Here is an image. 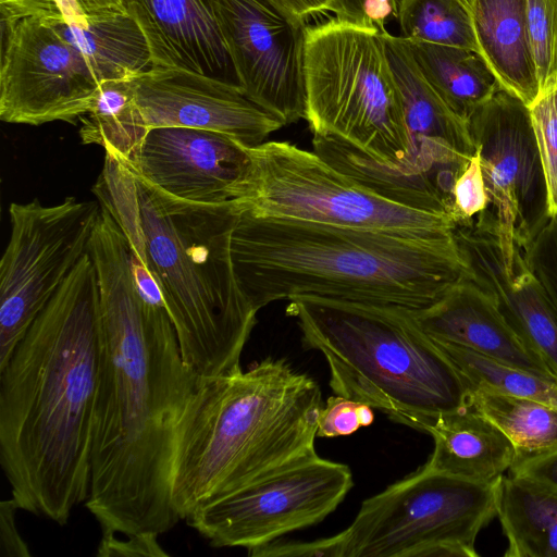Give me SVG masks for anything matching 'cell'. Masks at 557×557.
<instances>
[{
    "instance_id": "6da1fadb",
    "label": "cell",
    "mask_w": 557,
    "mask_h": 557,
    "mask_svg": "<svg viewBox=\"0 0 557 557\" xmlns=\"http://www.w3.org/2000/svg\"><path fill=\"white\" fill-rule=\"evenodd\" d=\"M88 252L100 296L101 354L86 508L101 532L170 531L176 432L200 376L184 361L165 305L134 287L125 234L102 206Z\"/></svg>"
},
{
    "instance_id": "7a4b0ae2",
    "label": "cell",
    "mask_w": 557,
    "mask_h": 557,
    "mask_svg": "<svg viewBox=\"0 0 557 557\" xmlns=\"http://www.w3.org/2000/svg\"><path fill=\"white\" fill-rule=\"evenodd\" d=\"M100 354L87 252L0 368V463L12 497L60 525L89 495Z\"/></svg>"
},
{
    "instance_id": "3957f363",
    "label": "cell",
    "mask_w": 557,
    "mask_h": 557,
    "mask_svg": "<svg viewBox=\"0 0 557 557\" xmlns=\"http://www.w3.org/2000/svg\"><path fill=\"white\" fill-rule=\"evenodd\" d=\"M231 252L257 311L293 296L422 310L475 277L456 234L425 238L239 213Z\"/></svg>"
},
{
    "instance_id": "277c9868",
    "label": "cell",
    "mask_w": 557,
    "mask_h": 557,
    "mask_svg": "<svg viewBox=\"0 0 557 557\" xmlns=\"http://www.w3.org/2000/svg\"><path fill=\"white\" fill-rule=\"evenodd\" d=\"M321 400L318 383L283 358L200 377L176 432L171 498L178 518L315 455Z\"/></svg>"
},
{
    "instance_id": "5b68a950",
    "label": "cell",
    "mask_w": 557,
    "mask_h": 557,
    "mask_svg": "<svg viewBox=\"0 0 557 557\" xmlns=\"http://www.w3.org/2000/svg\"><path fill=\"white\" fill-rule=\"evenodd\" d=\"M122 172L184 361L200 377L242 370L258 311L232 260L237 203L180 199L124 165Z\"/></svg>"
},
{
    "instance_id": "8992f818",
    "label": "cell",
    "mask_w": 557,
    "mask_h": 557,
    "mask_svg": "<svg viewBox=\"0 0 557 557\" xmlns=\"http://www.w3.org/2000/svg\"><path fill=\"white\" fill-rule=\"evenodd\" d=\"M286 312L296 319L305 346L326 359L336 395L423 432L440 416L467 406L465 380L412 309L293 296Z\"/></svg>"
},
{
    "instance_id": "52a82bcc",
    "label": "cell",
    "mask_w": 557,
    "mask_h": 557,
    "mask_svg": "<svg viewBox=\"0 0 557 557\" xmlns=\"http://www.w3.org/2000/svg\"><path fill=\"white\" fill-rule=\"evenodd\" d=\"M502 480V479H500ZM500 480L478 483L425 467L363 500L351 524L312 542L274 541L253 557H478L475 541L497 516Z\"/></svg>"
},
{
    "instance_id": "ba28073f",
    "label": "cell",
    "mask_w": 557,
    "mask_h": 557,
    "mask_svg": "<svg viewBox=\"0 0 557 557\" xmlns=\"http://www.w3.org/2000/svg\"><path fill=\"white\" fill-rule=\"evenodd\" d=\"M382 33L336 17L307 26L305 120L313 136L398 169L410 156L411 140Z\"/></svg>"
},
{
    "instance_id": "9c48e42d",
    "label": "cell",
    "mask_w": 557,
    "mask_h": 557,
    "mask_svg": "<svg viewBox=\"0 0 557 557\" xmlns=\"http://www.w3.org/2000/svg\"><path fill=\"white\" fill-rule=\"evenodd\" d=\"M234 201L239 213L425 238L456 234L447 214L413 209L367 188L314 151L287 141L249 147Z\"/></svg>"
},
{
    "instance_id": "30bf717a",
    "label": "cell",
    "mask_w": 557,
    "mask_h": 557,
    "mask_svg": "<svg viewBox=\"0 0 557 557\" xmlns=\"http://www.w3.org/2000/svg\"><path fill=\"white\" fill-rule=\"evenodd\" d=\"M382 35L400 91L411 152L398 169L356 153L348 171L385 198L413 209L448 214L455 180L475 152L469 125L426 82L405 40L387 30Z\"/></svg>"
},
{
    "instance_id": "8fae6325",
    "label": "cell",
    "mask_w": 557,
    "mask_h": 557,
    "mask_svg": "<svg viewBox=\"0 0 557 557\" xmlns=\"http://www.w3.org/2000/svg\"><path fill=\"white\" fill-rule=\"evenodd\" d=\"M101 205L73 196L9 207L11 234L0 261V368L88 252Z\"/></svg>"
},
{
    "instance_id": "7c38bea8",
    "label": "cell",
    "mask_w": 557,
    "mask_h": 557,
    "mask_svg": "<svg viewBox=\"0 0 557 557\" xmlns=\"http://www.w3.org/2000/svg\"><path fill=\"white\" fill-rule=\"evenodd\" d=\"M493 222L486 226L506 275L546 215L545 186L528 106L502 86L469 119Z\"/></svg>"
},
{
    "instance_id": "4fadbf2b",
    "label": "cell",
    "mask_w": 557,
    "mask_h": 557,
    "mask_svg": "<svg viewBox=\"0 0 557 557\" xmlns=\"http://www.w3.org/2000/svg\"><path fill=\"white\" fill-rule=\"evenodd\" d=\"M352 484L348 466L315 454L199 509L186 522L211 546L250 549L321 522Z\"/></svg>"
},
{
    "instance_id": "5bb4252c",
    "label": "cell",
    "mask_w": 557,
    "mask_h": 557,
    "mask_svg": "<svg viewBox=\"0 0 557 557\" xmlns=\"http://www.w3.org/2000/svg\"><path fill=\"white\" fill-rule=\"evenodd\" d=\"M0 119L38 126L75 123L100 83L84 55L45 16L1 21Z\"/></svg>"
},
{
    "instance_id": "9a60e30c",
    "label": "cell",
    "mask_w": 557,
    "mask_h": 557,
    "mask_svg": "<svg viewBox=\"0 0 557 557\" xmlns=\"http://www.w3.org/2000/svg\"><path fill=\"white\" fill-rule=\"evenodd\" d=\"M237 83L284 125L305 119L306 23L276 0H209Z\"/></svg>"
},
{
    "instance_id": "2e32d148",
    "label": "cell",
    "mask_w": 557,
    "mask_h": 557,
    "mask_svg": "<svg viewBox=\"0 0 557 557\" xmlns=\"http://www.w3.org/2000/svg\"><path fill=\"white\" fill-rule=\"evenodd\" d=\"M131 83L149 129L211 131L253 147L285 126L253 102L238 84L212 76L153 65Z\"/></svg>"
},
{
    "instance_id": "e0dca14e",
    "label": "cell",
    "mask_w": 557,
    "mask_h": 557,
    "mask_svg": "<svg viewBox=\"0 0 557 557\" xmlns=\"http://www.w3.org/2000/svg\"><path fill=\"white\" fill-rule=\"evenodd\" d=\"M249 147L211 131L149 129L135 165L127 168L180 199L221 203L234 199L249 164Z\"/></svg>"
},
{
    "instance_id": "ac0fdd59",
    "label": "cell",
    "mask_w": 557,
    "mask_h": 557,
    "mask_svg": "<svg viewBox=\"0 0 557 557\" xmlns=\"http://www.w3.org/2000/svg\"><path fill=\"white\" fill-rule=\"evenodd\" d=\"M413 312L421 330L433 341L557 377L509 322L496 295L475 278L458 283L432 306Z\"/></svg>"
},
{
    "instance_id": "d6986e66",
    "label": "cell",
    "mask_w": 557,
    "mask_h": 557,
    "mask_svg": "<svg viewBox=\"0 0 557 557\" xmlns=\"http://www.w3.org/2000/svg\"><path fill=\"white\" fill-rule=\"evenodd\" d=\"M148 44L152 64L237 83L209 0H122Z\"/></svg>"
},
{
    "instance_id": "ffe728a7",
    "label": "cell",
    "mask_w": 557,
    "mask_h": 557,
    "mask_svg": "<svg viewBox=\"0 0 557 557\" xmlns=\"http://www.w3.org/2000/svg\"><path fill=\"white\" fill-rule=\"evenodd\" d=\"M456 235L467 251L475 280L497 297L505 315L557 376V294L537 274L530 259L520 256L506 275L490 232L458 227Z\"/></svg>"
},
{
    "instance_id": "44dd1931",
    "label": "cell",
    "mask_w": 557,
    "mask_h": 557,
    "mask_svg": "<svg viewBox=\"0 0 557 557\" xmlns=\"http://www.w3.org/2000/svg\"><path fill=\"white\" fill-rule=\"evenodd\" d=\"M425 432L434 440V450L423 467L435 472L493 483L516 457L509 437L468 405L440 416Z\"/></svg>"
},
{
    "instance_id": "7402d4cb",
    "label": "cell",
    "mask_w": 557,
    "mask_h": 557,
    "mask_svg": "<svg viewBox=\"0 0 557 557\" xmlns=\"http://www.w3.org/2000/svg\"><path fill=\"white\" fill-rule=\"evenodd\" d=\"M471 18L479 52L503 88L532 102L540 90L527 0H474Z\"/></svg>"
},
{
    "instance_id": "603a6c76",
    "label": "cell",
    "mask_w": 557,
    "mask_h": 557,
    "mask_svg": "<svg viewBox=\"0 0 557 557\" xmlns=\"http://www.w3.org/2000/svg\"><path fill=\"white\" fill-rule=\"evenodd\" d=\"M45 17L84 55L100 84L129 81L153 66L146 38L127 13L86 25L70 23L62 14Z\"/></svg>"
},
{
    "instance_id": "cb8c5ba5",
    "label": "cell",
    "mask_w": 557,
    "mask_h": 557,
    "mask_svg": "<svg viewBox=\"0 0 557 557\" xmlns=\"http://www.w3.org/2000/svg\"><path fill=\"white\" fill-rule=\"evenodd\" d=\"M497 517L506 557H557V488L509 473L499 483Z\"/></svg>"
},
{
    "instance_id": "d4e9b609",
    "label": "cell",
    "mask_w": 557,
    "mask_h": 557,
    "mask_svg": "<svg viewBox=\"0 0 557 557\" xmlns=\"http://www.w3.org/2000/svg\"><path fill=\"white\" fill-rule=\"evenodd\" d=\"M403 39L426 82L467 123L500 87L478 51Z\"/></svg>"
},
{
    "instance_id": "484cf974",
    "label": "cell",
    "mask_w": 557,
    "mask_h": 557,
    "mask_svg": "<svg viewBox=\"0 0 557 557\" xmlns=\"http://www.w3.org/2000/svg\"><path fill=\"white\" fill-rule=\"evenodd\" d=\"M86 145L103 147L107 156L133 168L149 128L129 81L103 82L90 110L79 117Z\"/></svg>"
},
{
    "instance_id": "4316f807",
    "label": "cell",
    "mask_w": 557,
    "mask_h": 557,
    "mask_svg": "<svg viewBox=\"0 0 557 557\" xmlns=\"http://www.w3.org/2000/svg\"><path fill=\"white\" fill-rule=\"evenodd\" d=\"M467 405L509 437L516 450L513 462L557 448V409L552 406L478 388H469Z\"/></svg>"
},
{
    "instance_id": "83f0119b",
    "label": "cell",
    "mask_w": 557,
    "mask_h": 557,
    "mask_svg": "<svg viewBox=\"0 0 557 557\" xmlns=\"http://www.w3.org/2000/svg\"><path fill=\"white\" fill-rule=\"evenodd\" d=\"M434 342L459 371L468 389L533 399L557 409V377L513 367L458 345Z\"/></svg>"
},
{
    "instance_id": "f1b7e54d",
    "label": "cell",
    "mask_w": 557,
    "mask_h": 557,
    "mask_svg": "<svg viewBox=\"0 0 557 557\" xmlns=\"http://www.w3.org/2000/svg\"><path fill=\"white\" fill-rule=\"evenodd\" d=\"M400 37L479 52L470 11L457 0H399Z\"/></svg>"
},
{
    "instance_id": "f546056e",
    "label": "cell",
    "mask_w": 557,
    "mask_h": 557,
    "mask_svg": "<svg viewBox=\"0 0 557 557\" xmlns=\"http://www.w3.org/2000/svg\"><path fill=\"white\" fill-rule=\"evenodd\" d=\"M527 106L544 178L546 215L557 219V73Z\"/></svg>"
},
{
    "instance_id": "4dcf8cb0",
    "label": "cell",
    "mask_w": 557,
    "mask_h": 557,
    "mask_svg": "<svg viewBox=\"0 0 557 557\" xmlns=\"http://www.w3.org/2000/svg\"><path fill=\"white\" fill-rule=\"evenodd\" d=\"M527 18L541 87L557 73V0H527Z\"/></svg>"
},
{
    "instance_id": "1f68e13d",
    "label": "cell",
    "mask_w": 557,
    "mask_h": 557,
    "mask_svg": "<svg viewBox=\"0 0 557 557\" xmlns=\"http://www.w3.org/2000/svg\"><path fill=\"white\" fill-rule=\"evenodd\" d=\"M488 207L479 153L475 150L462 168L451 188V216L458 226H469L470 222L483 215Z\"/></svg>"
},
{
    "instance_id": "d6a6232c",
    "label": "cell",
    "mask_w": 557,
    "mask_h": 557,
    "mask_svg": "<svg viewBox=\"0 0 557 557\" xmlns=\"http://www.w3.org/2000/svg\"><path fill=\"white\" fill-rule=\"evenodd\" d=\"M373 408L364 403L341 395L327 398L318 419V437H336L355 433L361 426H369L374 420Z\"/></svg>"
},
{
    "instance_id": "836d02e7",
    "label": "cell",
    "mask_w": 557,
    "mask_h": 557,
    "mask_svg": "<svg viewBox=\"0 0 557 557\" xmlns=\"http://www.w3.org/2000/svg\"><path fill=\"white\" fill-rule=\"evenodd\" d=\"M117 536V533L101 532L97 549L98 557H164L169 554L158 542L159 534L150 532Z\"/></svg>"
},
{
    "instance_id": "e575fe53",
    "label": "cell",
    "mask_w": 557,
    "mask_h": 557,
    "mask_svg": "<svg viewBox=\"0 0 557 557\" xmlns=\"http://www.w3.org/2000/svg\"><path fill=\"white\" fill-rule=\"evenodd\" d=\"M399 0H339L336 18L375 27L385 32V24L397 16Z\"/></svg>"
},
{
    "instance_id": "d590c367",
    "label": "cell",
    "mask_w": 557,
    "mask_h": 557,
    "mask_svg": "<svg viewBox=\"0 0 557 557\" xmlns=\"http://www.w3.org/2000/svg\"><path fill=\"white\" fill-rule=\"evenodd\" d=\"M21 509L14 497L0 503V556L29 557L28 545L16 527V512Z\"/></svg>"
},
{
    "instance_id": "8d00e7d4",
    "label": "cell",
    "mask_w": 557,
    "mask_h": 557,
    "mask_svg": "<svg viewBox=\"0 0 557 557\" xmlns=\"http://www.w3.org/2000/svg\"><path fill=\"white\" fill-rule=\"evenodd\" d=\"M510 474L530 478L557 488V448L548 453L515 461Z\"/></svg>"
},
{
    "instance_id": "74e56055",
    "label": "cell",
    "mask_w": 557,
    "mask_h": 557,
    "mask_svg": "<svg viewBox=\"0 0 557 557\" xmlns=\"http://www.w3.org/2000/svg\"><path fill=\"white\" fill-rule=\"evenodd\" d=\"M289 14L306 23L315 15L337 14L339 0H276Z\"/></svg>"
},
{
    "instance_id": "f35d334b",
    "label": "cell",
    "mask_w": 557,
    "mask_h": 557,
    "mask_svg": "<svg viewBox=\"0 0 557 557\" xmlns=\"http://www.w3.org/2000/svg\"><path fill=\"white\" fill-rule=\"evenodd\" d=\"M86 21L126 13L122 0H75Z\"/></svg>"
},
{
    "instance_id": "ab89813d",
    "label": "cell",
    "mask_w": 557,
    "mask_h": 557,
    "mask_svg": "<svg viewBox=\"0 0 557 557\" xmlns=\"http://www.w3.org/2000/svg\"><path fill=\"white\" fill-rule=\"evenodd\" d=\"M459 1L468 11H471L472 4L474 0H457Z\"/></svg>"
},
{
    "instance_id": "60d3db41",
    "label": "cell",
    "mask_w": 557,
    "mask_h": 557,
    "mask_svg": "<svg viewBox=\"0 0 557 557\" xmlns=\"http://www.w3.org/2000/svg\"><path fill=\"white\" fill-rule=\"evenodd\" d=\"M556 63H557V48H556Z\"/></svg>"
}]
</instances>
